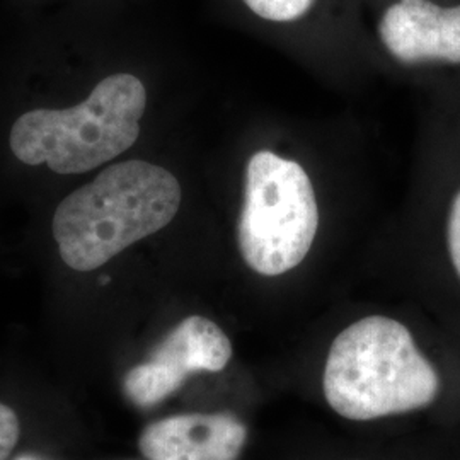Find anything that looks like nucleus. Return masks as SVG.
<instances>
[{
    "mask_svg": "<svg viewBox=\"0 0 460 460\" xmlns=\"http://www.w3.org/2000/svg\"><path fill=\"white\" fill-rule=\"evenodd\" d=\"M180 205L181 186L167 169L125 161L68 195L53 215L51 230L64 263L93 271L164 229Z\"/></svg>",
    "mask_w": 460,
    "mask_h": 460,
    "instance_id": "f257e3e1",
    "label": "nucleus"
},
{
    "mask_svg": "<svg viewBox=\"0 0 460 460\" xmlns=\"http://www.w3.org/2000/svg\"><path fill=\"white\" fill-rule=\"evenodd\" d=\"M323 389L332 411L368 421L428 408L440 394V377L410 329L391 317L370 315L332 341Z\"/></svg>",
    "mask_w": 460,
    "mask_h": 460,
    "instance_id": "f03ea898",
    "label": "nucleus"
},
{
    "mask_svg": "<svg viewBox=\"0 0 460 460\" xmlns=\"http://www.w3.org/2000/svg\"><path fill=\"white\" fill-rule=\"evenodd\" d=\"M147 91L132 74H115L66 110H34L17 118L11 148L21 163L79 174L127 152L140 135Z\"/></svg>",
    "mask_w": 460,
    "mask_h": 460,
    "instance_id": "7ed1b4c3",
    "label": "nucleus"
},
{
    "mask_svg": "<svg viewBox=\"0 0 460 460\" xmlns=\"http://www.w3.org/2000/svg\"><path fill=\"white\" fill-rule=\"evenodd\" d=\"M319 227L313 182L296 161L270 150L246 167L237 243L244 263L263 277H279L305 260Z\"/></svg>",
    "mask_w": 460,
    "mask_h": 460,
    "instance_id": "20e7f679",
    "label": "nucleus"
},
{
    "mask_svg": "<svg viewBox=\"0 0 460 460\" xmlns=\"http://www.w3.org/2000/svg\"><path fill=\"white\" fill-rule=\"evenodd\" d=\"M232 358L229 336L214 321L190 315L171 329L146 362L123 378V393L138 408H152L178 393L190 376L222 372Z\"/></svg>",
    "mask_w": 460,
    "mask_h": 460,
    "instance_id": "39448f33",
    "label": "nucleus"
},
{
    "mask_svg": "<svg viewBox=\"0 0 460 460\" xmlns=\"http://www.w3.org/2000/svg\"><path fill=\"white\" fill-rule=\"evenodd\" d=\"M378 36L402 64L460 66V4L397 0L380 19Z\"/></svg>",
    "mask_w": 460,
    "mask_h": 460,
    "instance_id": "423d86ee",
    "label": "nucleus"
},
{
    "mask_svg": "<svg viewBox=\"0 0 460 460\" xmlns=\"http://www.w3.org/2000/svg\"><path fill=\"white\" fill-rule=\"evenodd\" d=\"M246 440L232 412H186L144 428L138 450L147 460H237Z\"/></svg>",
    "mask_w": 460,
    "mask_h": 460,
    "instance_id": "0eeeda50",
    "label": "nucleus"
},
{
    "mask_svg": "<svg viewBox=\"0 0 460 460\" xmlns=\"http://www.w3.org/2000/svg\"><path fill=\"white\" fill-rule=\"evenodd\" d=\"M247 9L266 21L292 22L305 16L315 0H243Z\"/></svg>",
    "mask_w": 460,
    "mask_h": 460,
    "instance_id": "6e6552de",
    "label": "nucleus"
},
{
    "mask_svg": "<svg viewBox=\"0 0 460 460\" xmlns=\"http://www.w3.org/2000/svg\"><path fill=\"white\" fill-rule=\"evenodd\" d=\"M445 241L450 263L460 279V188L450 198L445 220Z\"/></svg>",
    "mask_w": 460,
    "mask_h": 460,
    "instance_id": "1a4fd4ad",
    "label": "nucleus"
},
{
    "mask_svg": "<svg viewBox=\"0 0 460 460\" xmlns=\"http://www.w3.org/2000/svg\"><path fill=\"white\" fill-rule=\"evenodd\" d=\"M21 437V423L16 411L0 402V460L11 457Z\"/></svg>",
    "mask_w": 460,
    "mask_h": 460,
    "instance_id": "9d476101",
    "label": "nucleus"
},
{
    "mask_svg": "<svg viewBox=\"0 0 460 460\" xmlns=\"http://www.w3.org/2000/svg\"><path fill=\"white\" fill-rule=\"evenodd\" d=\"M17 460H33L31 457H19Z\"/></svg>",
    "mask_w": 460,
    "mask_h": 460,
    "instance_id": "9b49d317",
    "label": "nucleus"
}]
</instances>
